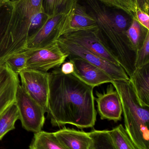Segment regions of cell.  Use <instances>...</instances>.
Segmentation results:
<instances>
[{"instance_id":"cell-31","label":"cell","mask_w":149,"mask_h":149,"mask_svg":"<svg viewBox=\"0 0 149 149\" xmlns=\"http://www.w3.org/2000/svg\"><path fill=\"white\" fill-rule=\"evenodd\" d=\"M137 7L149 14V0H135Z\"/></svg>"},{"instance_id":"cell-30","label":"cell","mask_w":149,"mask_h":149,"mask_svg":"<svg viewBox=\"0 0 149 149\" xmlns=\"http://www.w3.org/2000/svg\"><path fill=\"white\" fill-rule=\"evenodd\" d=\"M61 71L65 74H71L74 71L73 65L71 61L65 62L62 64L60 68Z\"/></svg>"},{"instance_id":"cell-21","label":"cell","mask_w":149,"mask_h":149,"mask_svg":"<svg viewBox=\"0 0 149 149\" xmlns=\"http://www.w3.org/2000/svg\"><path fill=\"white\" fill-rule=\"evenodd\" d=\"M108 14L115 29L123 37L128 39L127 31L132 23L133 17L124 11L116 9L108 8Z\"/></svg>"},{"instance_id":"cell-16","label":"cell","mask_w":149,"mask_h":149,"mask_svg":"<svg viewBox=\"0 0 149 149\" xmlns=\"http://www.w3.org/2000/svg\"><path fill=\"white\" fill-rule=\"evenodd\" d=\"M97 27V22L94 17L87 11L85 7L78 3L72 12L69 22L64 29L62 35L71 31L88 29Z\"/></svg>"},{"instance_id":"cell-26","label":"cell","mask_w":149,"mask_h":149,"mask_svg":"<svg viewBox=\"0 0 149 149\" xmlns=\"http://www.w3.org/2000/svg\"><path fill=\"white\" fill-rule=\"evenodd\" d=\"M94 141V149H115L111 140L109 130H93L89 132Z\"/></svg>"},{"instance_id":"cell-7","label":"cell","mask_w":149,"mask_h":149,"mask_svg":"<svg viewBox=\"0 0 149 149\" xmlns=\"http://www.w3.org/2000/svg\"><path fill=\"white\" fill-rule=\"evenodd\" d=\"M22 86L47 113L49 92V72L25 68L19 74Z\"/></svg>"},{"instance_id":"cell-12","label":"cell","mask_w":149,"mask_h":149,"mask_svg":"<svg viewBox=\"0 0 149 149\" xmlns=\"http://www.w3.org/2000/svg\"><path fill=\"white\" fill-rule=\"evenodd\" d=\"M73 65V75L87 85L95 87L105 83H112L113 80L97 66L80 58L68 56Z\"/></svg>"},{"instance_id":"cell-5","label":"cell","mask_w":149,"mask_h":149,"mask_svg":"<svg viewBox=\"0 0 149 149\" xmlns=\"http://www.w3.org/2000/svg\"><path fill=\"white\" fill-rule=\"evenodd\" d=\"M57 43L62 52L68 56L80 58L97 66L108 74L113 80H128L129 77L123 68L116 65L85 48L59 37Z\"/></svg>"},{"instance_id":"cell-13","label":"cell","mask_w":149,"mask_h":149,"mask_svg":"<svg viewBox=\"0 0 149 149\" xmlns=\"http://www.w3.org/2000/svg\"><path fill=\"white\" fill-rule=\"evenodd\" d=\"M19 83L18 74L5 63H0V116L16 102Z\"/></svg>"},{"instance_id":"cell-29","label":"cell","mask_w":149,"mask_h":149,"mask_svg":"<svg viewBox=\"0 0 149 149\" xmlns=\"http://www.w3.org/2000/svg\"><path fill=\"white\" fill-rule=\"evenodd\" d=\"M135 17L142 25L149 30V14L137 7L135 13Z\"/></svg>"},{"instance_id":"cell-27","label":"cell","mask_w":149,"mask_h":149,"mask_svg":"<svg viewBox=\"0 0 149 149\" xmlns=\"http://www.w3.org/2000/svg\"><path fill=\"white\" fill-rule=\"evenodd\" d=\"M50 17L43 10L33 15L29 29L28 40L42 29Z\"/></svg>"},{"instance_id":"cell-33","label":"cell","mask_w":149,"mask_h":149,"mask_svg":"<svg viewBox=\"0 0 149 149\" xmlns=\"http://www.w3.org/2000/svg\"><path fill=\"white\" fill-rule=\"evenodd\" d=\"M10 1V0H0V8Z\"/></svg>"},{"instance_id":"cell-17","label":"cell","mask_w":149,"mask_h":149,"mask_svg":"<svg viewBox=\"0 0 149 149\" xmlns=\"http://www.w3.org/2000/svg\"><path fill=\"white\" fill-rule=\"evenodd\" d=\"M12 10L11 1L0 8V63L9 56L11 45L8 35V29Z\"/></svg>"},{"instance_id":"cell-24","label":"cell","mask_w":149,"mask_h":149,"mask_svg":"<svg viewBox=\"0 0 149 149\" xmlns=\"http://www.w3.org/2000/svg\"><path fill=\"white\" fill-rule=\"evenodd\" d=\"M29 52L28 49H24L7 57L3 63H5L14 72L18 74L21 71L26 68Z\"/></svg>"},{"instance_id":"cell-15","label":"cell","mask_w":149,"mask_h":149,"mask_svg":"<svg viewBox=\"0 0 149 149\" xmlns=\"http://www.w3.org/2000/svg\"><path fill=\"white\" fill-rule=\"evenodd\" d=\"M129 80L139 104L149 107V64L136 68Z\"/></svg>"},{"instance_id":"cell-28","label":"cell","mask_w":149,"mask_h":149,"mask_svg":"<svg viewBox=\"0 0 149 149\" xmlns=\"http://www.w3.org/2000/svg\"><path fill=\"white\" fill-rule=\"evenodd\" d=\"M149 64V34L147 36L142 46L136 52L135 67L141 68Z\"/></svg>"},{"instance_id":"cell-6","label":"cell","mask_w":149,"mask_h":149,"mask_svg":"<svg viewBox=\"0 0 149 149\" xmlns=\"http://www.w3.org/2000/svg\"><path fill=\"white\" fill-rule=\"evenodd\" d=\"M15 103L22 127L34 133L42 130L45 122V112L26 93L20 84L17 87Z\"/></svg>"},{"instance_id":"cell-22","label":"cell","mask_w":149,"mask_h":149,"mask_svg":"<svg viewBox=\"0 0 149 149\" xmlns=\"http://www.w3.org/2000/svg\"><path fill=\"white\" fill-rule=\"evenodd\" d=\"M19 118V113L15 103L2 114L0 116V141L7 133L15 129V124Z\"/></svg>"},{"instance_id":"cell-10","label":"cell","mask_w":149,"mask_h":149,"mask_svg":"<svg viewBox=\"0 0 149 149\" xmlns=\"http://www.w3.org/2000/svg\"><path fill=\"white\" fill-rule=\"evenodd\" d=\"M98 31L97 27L67 32L60 37L85 48L116 65H120L118 61L104 47L99 40Z\"/></svg>"},{"instance_id":"cell-2","label":"cell","mask_w":149,"mask_h":149,"mask_svg":"<svg viewBox=\"0 0 149 149\" xmlns=\"http://www.w3.org/2000/svg\"><path fill=\"white\" fill-rule=\"evenodd\" d=\"M85 1L89 12L97 22L99 40L130 77L136 70V52L128 39L122 36L114 27L109 17L108 8L97 0Z\"/></svg>"},{"instance_id":"cell-1","label":"cell","mask_w":149,"mask_h":149,"mask_svg":"<svg viewBox=\"0 0 149 149\" xmlns=\"http://www.w3.org/2000/svg\"><path fill=\"white\" fill-rule=\"evenodd\" d=\"M48 116L53 127L71 124L80 129L94 126V87L60 68L49 72Z\"/></svg>"},{"instance_id":"cell-23","label":"cell","mask_w":149,"mask_h":149,"mask_svg":"<svg viewBox=\"0 0 149 149\" xmlns=\"http://www.w3.org/2000/svg\"><path fill=\"white\" fill-rule=\"evenodd\" d=\"M109 134L115 149H138L122 124L109 130Z\"/></svg>"},{"instance_id":"cell-20","label":"cell","mask_w":149,"mask_h":149,"mask_svg":"<svg viewBox=\"0 0 149 149\" xmlns=\"http://www.w3.org/2000/svg\"><path fill=\"white\" fill-rule=\"evenodd\" d=\"M148 34L149 30L142 25L135 17L133 18L127 31V36L132 49L136 52L142 46Z\"/></svg>"},{"instance_id":"cell-4","label":"cell","mask_w":149,"mask_h":149,"mask_svg":"<svg viewBox=\"0 0 149 149\" xmlns=\"http://www.w3.org/2000/svg\"><path fill=\"white\" fill-rule=\"evenodd\" d=\"M10 1L12 10L8 29L11 45L9 56L25 49L32 16L36 13L43 11L34 6L31 0Z\"/></svg>"},{"instance_id":"cell-25","label":"cell","mask_w":149,"mask_h":149,"mask_svg":"<svg viewBox=\"0 0 149 149\" xmlns=\"http://www.w3.org/2000/svg\"><path fill=\"white\" fill-rule=\"evenodd\" d=\"M110 8L116 9L124 11L131 17H135L137 6L135 0H97Z\"/></svg>"},{"instance_id":"cell-14","label":"cell","mask_w":149,"mask_h":149,"mask_svg":"<svg viewBox=\"0 0 149 149\" xmlns=\"http://www.w3.org/2000/svg\"><path fill=\"white\" fill-rule=\"evenodd\" d=\"M53 133L65 149H94L93 140L89 133L64 127Z\"/></svg>"},{"instance_id":"cell-32","label":"cell","mask_w":149,"mask_h":149,"mask_svg":"<svg viewBox=\"0 0 149 149\" xmlns=\"http://www.w3.org/2000/svg\"><path fill=\"white\" fill-rule=\"evenodd\" d=\"M32 3L35 7L39 9H42V3L43 0H31Z\"/></svg>"},{"instance_id":"cell-19","label":"cell","mask_w":149,"mask_h":149,"mask_svg":"<svg viewBox=\"0 0 149 149\" xmlns=\"http://www.w3.org/2000/svg\"><path fill=\"white\" fill-rule=\"evenodd\" d=\"M29 148V149H65L54 133L43 130L34 133Z\"/></svg>"},{"instance_id":"cell-18","label":"cell","mask_w":149,"mask_h":149,"mask_svg":"<svg viewBox=\"0 0 149 149\" xmlns=\"http://www.w3.org/2000/svg\"><path fill=\"white\" fill-rule=\"evenodd\" d=\"M78 0H43V11L50 17L59 14L69 15L72 12Z\"/></svg>"},{"instance_id":"cell-3","label":"cell","mask_w":149,"mask_h":149,"mask_svg":"<svg viewBox=\"0 0 149 149\" xmlns=\"http://www.w3.org/2000/svg\"><path fill=\"white\" fill-rule=\"evenodd\" d=\"M120 98L126 132L138 149H149V107H141L132 91Z\"/></svg>"},{"instance_id":"cell-8","label":"cell","mask_w":149,"mask_h":149,"mask_svg":"<svg viewBox=\"0 0 149 149\" xmlns=\"http://www.w3.org/2000/svg\"><path fill=\"white\" fill-rule=\"evenodd\" d=\"M28 49L29 57L25 68L43 72L58 68L68 56L60 49L57 42L43 48Z\"/></svg>"},{"instance_id":"cell-11","label":"cell","mask_w":149,"mask_h":149,"mask_svg":"<svg viewBox=\"0 0 149 149\" xmlns=\"http://www.w3.org/2000/svg\"><path fill=\"white\" fill-rule=\"evenodd\" d=\"M94 101L97 104L99 114L101 120L115 122L122 119V108L120 95L113 84L109 85L105 92H96Z\"/></svg>"},{"instance_id":"cell-9","label":"cell","mask_w":149,"mask_h":149,"mask_svg":"<svg viewBox=\"0 0 149 149\" xmlns=\"http://www.w3.org/2000/svg\"><path fill=\"white\" fill-rule=\"evenodd\" d=\"M71 13L59 14L50 17L42 29L28 40L25 49L43 48L56 42L62 35Z\"/></svg>"}]
</instances>
